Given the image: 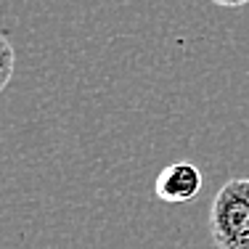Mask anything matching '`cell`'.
<instances>
[{
	"label": "cell",
	"instance_id": "obj_1",
	"mask_svg": "<svg viewBox=\"0 0 249 249\" xmlns=\"http://www.w3.org/2000/svg\"><path fill=\"white\" fill-rule=\"evenodd\" d=\"M210 233L217 249H249V178H231L212 199Z\"/></svg>",
	"mask_w": 249,
	"mask_h": 249
},
{
	"label": "cell",
	"instance_id": "obj_2",
	"mask_svg": "<svg viewBox=\"0 0 249 249\" xmlns=\"http://www.w3.org/2000/svg\"><path fill=\"white\" fill-rule=\"evenodd\" d=\"M201 170L191 162H173L157 175L154 180V194L159 201L167 204H186V201L196 199L201 191Z\"/></svg>",
	"mask_w": 249,
	"mask_h": 249
},
{
	"label": "cell",
	"instance_id": "obj_3",
	"mask_svg": "<svg viewBox=\"0 0 249 249\" xmlns=\"http://www.w3.org/2000/svg\"><path fill=\"white\" fill-rule=\"evenodd\" d=\"M14 67H16L14 45H11V40L0 32V90L11 82V77H14Z\"/></svg>",
	"mask_w": 249,
	"mask_h": 249
},
{
	"label": "cell",
	"instance_id": "obj_4",
	"mask_svg": "<svg viewBox=\"0 0 249 249\" xmlns=\"http://www.w3.org/2000/svg\"><path fill=\"white\" fill-rule=\"evenodd\" d=\"M215 5H223V8H241V5H247L249 0H212Z\"/></svg>",
	"mask_w": 249,
	"mask_h": 249
}]
</instances>
